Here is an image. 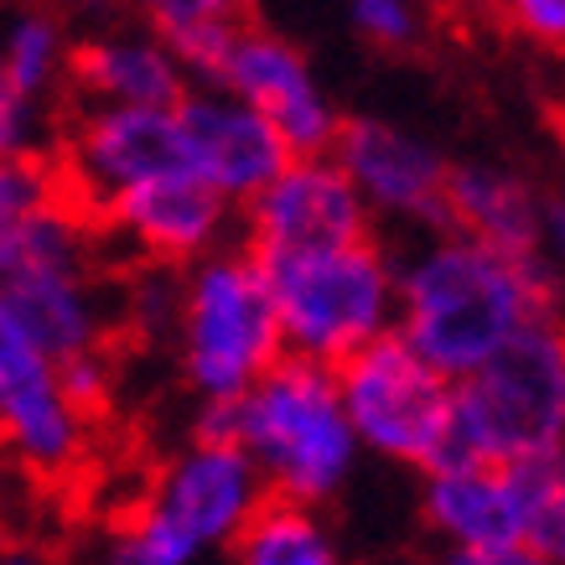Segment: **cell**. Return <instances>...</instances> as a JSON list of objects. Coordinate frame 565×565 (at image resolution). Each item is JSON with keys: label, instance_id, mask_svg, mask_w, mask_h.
<instances>
[{"label": "cell", "instance_id": "1", "mask_svg": "<svg viewBox=\"0 0 565 565\" xmlns=\"http://www.w3.org/2000/svg\"><path fill=\"white\" fill-rule=\"evenodd\" d=\"M561 275L467 239L457 228L426 234L394 259V332L420 359L462 384L534 317H555Z\"/></svg>", "mask_w": 565, "mask_h": 565}, {"label": "cell", "instance_id": "2", "mask_svg": "<svg viewBox=\"0 0 565 565\" xmlns=\"http://www.w3.org/2000/svg\"><path fill=\"white\" fill-rule=\"evenodd\" d=\"M192 436L234 441L265 478V493L301 509L332 503L363 457L332 369L307 359H280L234 405H198Z\"/></svg>", "mask_w": 565, "mask_h": 565}, {"label": "cell", "instance_id": "3", "mask_svg": "<svg viewBox=\"0 0 565 565\" xmlns=\"http://www.w3.org/2000/svg\"><path fill=\"white\" fill-rule=\"evenodd\" d=\"M565 462V322L534 317L457 384L441 467ZM436 467V472H441Z\"/></svg>", "mask_w": 565, "mask_h": 565}, {"label": "cell", "instance_id": "4", "mask_svg": "<svg viewBox=\"0 0 565 565\" xmlns=\"http://www.w3.org/2000/svg\"><path fill=\"white\" fill-rule=\"evenodd\" d=\"M286 359L338 369L359 348L394 332V255L374 234L338 249L255 255Z\"/></svg>", "mask_w": 565, "mask_h": 565}, {"label": "cell", "instance_id": "5", "mask_svg": "<svg viewBox=\"0 0 565 565\" xmlns=\"http://www.w3.org/2000/svg\"><path fill=\"white\" fill-rule=\"evenodd\" d=\"M172 338L198 405H234L286 359L270 291L249 249L228 244L182 270Z\"/></svg>", "mask_w": 565, "mask_h": 565}, {"label": "cell", "instance_id": "6", "mask_svg": "<svg viewBox=\"0 0 565 565\" xmlns=\"http://www.w3.org/2000/svg\"><path fill=\"white\" fill-rule=\"evenodd\" d=\"M99 228L57 198L32 223L17 270L0 286V301L52 363L104 353L120 327V307L99 275Z\"/></svg>", "mask_w": 565, "mask_h": 565}, {"label": "cell", "instance_id": "7", "mask_svg": "<svg viewBox=\"0 0 565 565\" xmlns=\"http://www.w3.org/2000/svg\"><path fill=\"white\" fill-rule=\"evenodd\" d=\"M332 379H338L348 426L359 436V451L420 472H436L446 462L457 384L436 374L399 332H384L359 348L332 369Z\"/></svg>", "mask_w": 565, "mask_h": 565}, {"label": "cell", "instance_id": "8", "mask_svg": "<svg viewBox=\"0 0 565 565\" xmlns=\"http://www.w3.org/2000/svg\"><path fill=\"white\" fill-rule=\"evenodd\" d=\"M47 161L63 198L88 223H99L104 207L140 182L192 172L177 109H109V104H84L47 146Z\"/></svg>", "mask_w": 565, "mask_h": 565}, {"label": "cell", "instance_id": "9", "mask_svg": "<svg viewBox=\"0 0 565 565\" xmlns=\"http://www.w3.org/2000/svg\"><path fill=\"white\" fill-rule=\"evenodd\" d=\"M94 420L63 390V369L26 338L0 301V457L36 482H68L84 472Z\"/></svg>", "mask_w": 565, "mask_h": 565}, {"label": "cell", "instance_id": "10", "mask_svg": "<svg viewBox=\"0 0 565 565\" xmlns=\"http://www.w3.org/2000/svg\"><path fill=\"white\" fill-rule=\"evenodd\" d=\"M565 462L534 467H441L426 472L420 514L441 550H514L540 545Z\"/></svg>", "mask_w": 565, "mask_h": 565}, {"label": "cell", "instance_id": "11", "mask_svg": "<svg viewBox=\"0 0 565 565\" xmlns=\"http://www.w3.org/2000/svg\"><path fill=\"white\" fill-rule=\"evenodd\" d=\"M265 478L239 446L192 436L177 457H167L136 509L203 561L239 540L244 524L265 509Z\"/></svg>", "mask_w": 565, "mask_h": 565}, {"label": "cell", "instance_id": "12", "mask_svg": "<svg viewBox=\"0 0 565 565\" xmlns=\"http://www.w3.org/2000/svg\"><path fill=\"white\" fill-rule=\"evenodd\" d=\"M327 156L343 167V177L369 207V218L379 213V218L411 223L426 234L451 228V218H446L451 161L426 136L399 130L390 120H343Z\"/></svg>", "mask_w": 565, "mask_h": 565}, {"label": "cell", "instance_id": "13", "mask_svg": "<svg viewBox=\"0 0 565 565\" xmlns=\"http://www.w3.org/2000/svg\"><path fill=\"white\" fill-rule=\"evenodd\" d=\"M203 88H223L239 104H249L255 115H265L291 156H327L338 130H343V115L332 109L322 84L311 78L307 57L275 32H259V26L234 32L213 84Z\"/></svg>", "mask_w": 565, "mask_h": 565}, {"label": "cell", "instance_id": "14", "mask_svg": "<svg viewBox=\"0 0 565 565\" xmlns=\"http://www.w3.org/2000/svg\"><path fill=\"white\" fill-rule=\"evenodd\" d=\"M249 255H301L369 239V207L332 156H291L286 172L244 207Z\"/></svg>", "mask_w": 565, "mask_h": 565}, {"label": "cell", "instance_id": "15", "mask_svg": "<svg viewBox=\"0 0 565 565\" xmlns=\"http://www.w3.org/2000/svg\"><path fill=\"white\" fill-rule=\"evenodd\" d=\"M234 213L239 207L223 203L207 182H198L192 172H177V177H156V182H140V188L120 192L99 213L94 228L115 234L140 265L188 270L198 259L228 249Z\"/></svg>", "mask_w": 565, "mask_h": 565}, {"label": "cell", "instance_id": "16", "mask_svg": "<svg viewBox=\"0 0 565 565\" xmlns=\"http://www.w3.org/2000/svg\"><path fill=\"white\" fill-rule=\"evenodd\" d=\"M177 125L188 140V167L198 182L218 192L223 203L244 207L286 172V140L270 130L265 115H255L249 104H239L223 88H188L177 104Z\"/></svg>", "mask_w": 565, "mask_h": 565}, {"label": "cell", "instance_id": "17", "mask_svg": "<svg viewBox=\"0 0 565 565\" xmlns=\"http://www.w3.org/2000/svg\"><path fill=\"white\" fill-rule=\"evenodd\" d=\"M68 88L109 109H177L192 84L156 32H104L73 42Z\"/></svg>", "mask_w": 565, "mask_h": 565}, {"label": "cell", "instance_id": "18", "mask_svg": "<svg viewBox=\"0 0 565 565\" xmlns=\"http://www.w3.org/2000/svg\"><path fill=\"white\" fill-rule=\"evenodd\" d=\"M540 203L545 192L530 177H519L514 167H493V161H462L451 167V182H446L451 228L524 265H545L540 259Z\"/></svg>", "mask_w": 565, "mask_h": 565}, {"label": "cell", "instance_id": "19", "mask_svg": "<svg viewBox=\"0 0 565 565\" xmlns=\"http://www.w3.org/2000/svg\"><path fill=\"white\" fill-rule=\"evenodd\" d=\"M73 36L47 0H0V73L26 104L47 109L68 88Z\"/></svg>", "mask_w": 565, "mask_h": 565}, {"label": "cell", "instance_id": "20", "mask_svg": "<svg viewBox=\"0 0 565 565\" xmlns=\"http://www.w3.org/2000/svg\"><path fill=\"white\" fill-rule=\"evenodd\" d=\"M223 555L228 565H348L343 545L322 524V514L286 503V498H265V509L244 524L239 540Z\"/></svg>", "mask_w": 565, "mask_h": 565}, {"label": "cell", "instance_id": "21", "mask_svg": "<svg viewBox=\"0 0 565 565\" xmlns=\"http://www.w3.org/2000/svg\"><path fill=\"white\" fill-rule=\"evenodd\" d=\"M63 198L47 156H0V286L17 270L32 223Z\"/></svg>", "mask_w": 565, "mask_h": 565}, {"label": "cell", "instance_id": "22", "mask_svg": "<svg viewBox=\"0 0 565 565\" xmlns=\"http://www.w3.org/2000/svg\"><path fill=\"white\" fill-rule=\"evenodd\" d=\"M94 565H198V555H192L188 545H177L172 534L161 530V524H151L140 509H130V514L99 540Z\"/></svg>", "mask_w": 565, "mask_h": 565}, {"label": "cell", "instance_id": "23", "mask_svg": "<svg viewBox=\"0 0 565 565\" xmlns=\"http://www.w3.org/2000/svg\"><path fill=\"white\" fill-rule=\"evenodd\" d=\"M140 11L161 42L203 26H244V0H140Z\"/></svg>", "mask_w": 565, "mask_h": 565}, {"label": "cell", "instance_id": "24", "mask_svg": "<svg viewBox=\"0 0 565 565\" xmlns=\"http://www.w3.org/2000/svg\"><path fill=\"white\" fill-rule=\"evenodd\" d=\"M47 109L26 104L0 73V156H47Z\"/></svg>", "mask_w": 565, "mask_h": 565}, {"label": "cell", "instance_id": "25", "mask_svg": "<svg viewBox=\"0 0 565 565\" xmlns=\"http://www.w3.org/2000/svg\"><path fill=\"white\" fill-rule=\"evenodd\" d=\"M348 17L374 47H411L420 36V17L411 0H348Z\"/></svg>", "mask_w": 565, "mask_h": 565}, {"label": "cell", "instance_id": "26", "mask_svg": "<svg viewBox=\"0 0 565 565\" xmlns=\"http://www.w3.org/2000/svg\"><path fill=\"white\" fill-rule=\"evenodd\" d=\"M503 11L530 42L565 52V0H503Z\"/></svg>", "mask_w": 565, "mask_h": 565}, {"label": "cell", "instance_id": "27", "mask_svg": "<svg viewBox=\"0 0 565 565\" xmlns=\"http://www.w3.org/2000/svg\"><path fill=\"white\" fill-rule=\"evenodd\" d=\"M540 259L561 275V265H565V198L561 192H545V203H540Z\"/></svg>", "mask_w": 565, "mask_h": 565}, {"label": "cell", "instance_id": "28", "mask_svg": "<svg viewBox=\"0 0 565 565\" xmlns=\"http://www.w3.org/2000/svg\"><path fill=\"white\" fill-rule=\"evenodd\" d=\"M436 565H555V561L534 545H514V550H441Z\"/></svg>", "mask_w": 565, "mask_h": 565}, {"label": "cell", "instance_id": "29", "mask_svg": "<svg viewBox=\"0 0 565 565\" xmlns=\"http://www.w3.org/2000/svg\"><path fill=\"white\" fill-rule=\"evenodd\" d=\"M534 550H545L555 565H565V472H561V488H555V503H550V519H545Z\"/></svg>", "mask_w": 565, "mask_h": 565}, {"label": "cell", "instance_id": "30", "mask_svg": "<svg viewBox=\"0 0 565 565\" xmlns=\"http://www.w3.org/2000/svg\"><path fill=\"white\" fill-rule=\"evenodd\" d=\"M0 565H52V555H42L36 545H11V540H0Z\"/></svg>", "mask_w": 565, "mask_h": 565}, {"label": "cell", "instance_id": "31", "mask_svg": "<svg viewBox=\"0 0 565 565\" xmlns=\"http://www.w3.org/2000/svg\"><path fill=\"white\" fill-rule=\"evenodd\" d=\"M555 140H561V161H565V115L555 120Z\"/></svg>", "mask_w": 565, "mask_h": 565}, {"label": "cell", "instance_id": "32", "mask_svg": "<svg viewBox=\"0 0 565 565\" xmlns=\"http://www.w3.org/2000/svg\"><path fill=\"white\" fill-rule=\"evenodd\" d=\"M94 6H125V0H94Z\"/></svg>", "mask_w": 565, "mask_h": 565}]
</instances>
